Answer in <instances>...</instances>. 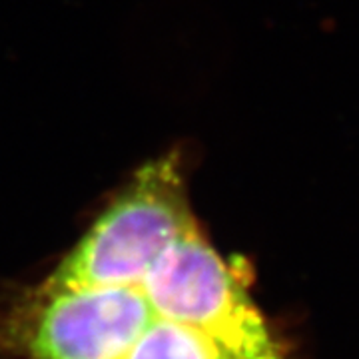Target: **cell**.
<instances>
[{
    "mask_svg": "<svg viewBox=\"0 0 359 359\" xmlns=\"http://www.w3.org/2000/svg\"><path fill=\"white\" fill-rule=\"evenodd\" d=\"M194 222L182 160L162 156L138 170L46 278L92 283L136 273Z\"/></svg>",
    "mask_w": 359,
    "mask_h": 359,
    "instance_id": "1",
    "label": "cell"
}]
</instances>
